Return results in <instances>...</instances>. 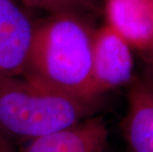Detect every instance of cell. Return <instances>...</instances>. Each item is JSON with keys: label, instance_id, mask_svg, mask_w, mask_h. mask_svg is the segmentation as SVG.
Returning <instances> with one entry per match:
<instances>
[{"label": "cell", "instance_id": "cell-1", "mask_svg": "<svg viewBox=\"0 0 153 152\" xmlns=\"http://www.w3.org/2000/svg\"><path fill=\"white\" fill-rule=\"evenodd\" d=\"M95 29L88 18L48 14L35 21L27 65L22 77L42 88L82 98H98L92 81Z\"/></svg>", "mask_w": 153, "mask_h": 152}, {"label": "cell", "instance_id": "cell-2", "mask_svg": "<svg viewBox=\"0 0 153 152\" xmlns=\"http://www.w3.org/2000/svg\"><path fill=\"white\" fill-rule=\"evenodd\" d=\"M102 102L53 92L23 77H0V137L14 148L94 117Z\"/></svg>", "mask_w": 153, "mask_h": 152}, {"label": "cell", "instance_id": "cell-3", "mask_svg": "<svg viewBox=\"0 0 153 152\" xmlns=\"http://www.w3.org/2000/svg\"><path fill=\"white\" fill-rule=\"evenodd\" d=\"M133 60L131 47L120 36L105 25L95 30L92 47L94 93H104L131 81Z\"/></svg>", "mask_w": 153, "mask_h": 152}, {"label": "cell", "instance_id": "cell-4", "mask_svg": "<svg viewBox=\"0 0 153 152\" xmlns=\"http://www.w3.org/2000/svg\"><path fill=\"white\" fill-rule=\"evenodd\" d=\"M35 21L17 0H0V77H22Z\"/></svg>", "mask_w": 153, "mask_h": 152}, {"label": "cell", "instance_id": "cell-5", "mask_svg": "<svg viewBox=\"0 0 153 152\" xmlns=\"http://www.w3.org/2000/svg\"><path fill=\"white\" fill-rule=\"evenodd\" d=\"M108 137L104 119L94 116L28 142L17 152H105Z\"/></svg>", "mask_w": 153, "mask_h": 152}, {"label": "cell", "instance_id": "cell-6", "mask_svg": "<svg viewBox=\"0 0 153 152\" xmlns=\"http://www.w3.org/2000/svg\"><path fill=\"white\" fill-rule=\"evenodd\" d=\"M107 25L131 47L153 50L152 0H106Z\"/></svg>", "mask_w": 153, "mask_h": 152}, {"label": "cell", "instance_id": "cell-7", "mask_svg": "<svg viewBox=\"0 0 153 152\" xmlns=\"http://www.w3.org/2000/svg\"><path fill=\"white\" fill-rule=\"evenodd\" d=\"M123 133L131 152H153V88L136 83L128 96Z\"/></svg>", "mask_w": 153, "mask_h": 152}, {"label": "cell", "instance_id": "cell-8", "mask_svg": "<svg viewBox=\"0 0 153 152\" xmlns=\"http://www.w3.org/2000/svg\"><path fill=\"white\" fill-rule=\"evenodd\" d=\"M26 9L48 14H74L88 18L100 8V0H17Z\"/></svg>", "mask_w": 153, "mask_h": 152}, {"label": "cell", "instance_id": "cell-9", "mask_svg": "<svg viewBox=\"0 0 153 152\" xmlns=\"http://www.w3.org/2000/svg\"><path fill=\"white\" fill-rule=\"evenodd\" d=\"M7 147H12V146H10L8 143H6V142L3 140L1 137H0V151L4 150L5 148H7Z\"/></svg>", "mask_w": 153, "mask_h": 152}, {"label": "cell", "instance_id": "cell-10", "mask_svg": "<svg viewBox=\"0 0 153 152\" xmlns=\"http://www.w3.org/2000/svg\"><path fill=\"white\" fill-rule=\"evenodd\" d=\"M0 152H17V151H15V148H13V147H7V148H5L4 150H2Z\"/></svg>", "mask_w": 153, "mask_h": 152}, {"label": "cell", "instance_id": "cell-11", "mask_svg": "<svg viewBox=\"0 0 153 152\" xmlns=\"http://www.w3.org/2000/svg\"><path fill=\"white\" fill-rule=\"evenodd\" d=\"M152 3H153V0H152Z\"/></svg>", "mask_w": 153, "mask_h": 152}]
</instances>
